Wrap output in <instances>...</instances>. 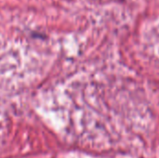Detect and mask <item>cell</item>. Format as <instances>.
<instances>
[]
</instances>
